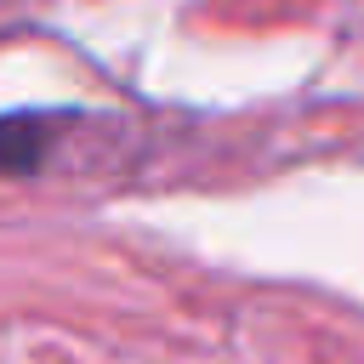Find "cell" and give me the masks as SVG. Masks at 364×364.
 Here are the masks:
<instances>
[{
    "mask_svg": "<svg viewBox=\"0 0 364 364\" xmlns=\"http://www.w3.org/2000/svg\"><path fill=\"white\" fill-rule=\"evenodd\" d=\"M40 142H46V119H34V114H11V119H6V136H0L6 171H11V176H28L34 159H40Z\"/></svg>",
    "mask_w": 364,
    "mask_h": 364,
    "instance_id": "6da1fadb",
    "label": "cell"
}]
</instances>
